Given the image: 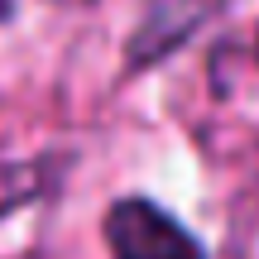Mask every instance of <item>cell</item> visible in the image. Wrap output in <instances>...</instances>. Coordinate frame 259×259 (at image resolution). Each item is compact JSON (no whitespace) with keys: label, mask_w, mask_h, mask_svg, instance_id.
Listing matches in <instances>:
<instances>
[{"label":"cell","mask_w":259,"mask_h":259,"mask_svg":"<svg viewBox=\"0 0 259 259\" xmlns=\"http://www.w3.org/2000/svg\"><path fill=\"white\" fill-rule=\"evenodd\" d=\"M15 19V0H0V24H10Z\"/></svg>","instance_id":"3"},{"label":"cell","mask_w":259,"mask_h":259,"mask_svg":"<svg viewBox=\"0 0 259 259\" xmlns=\"http://www.w3.org/2000/svg\"><path fill=\"white\" fill-rule=\"evenodd\" d=\"M226 5H231V0H144L139 24L130 29V38H125V67L130 72H144V67L168 63V58L183 44H192Z\"/></svg>","instance_id":"2"},{"label":"cell","mask_w":259,"mask_h":259,"mask_svg":"<svg viewBox=\"0 0 259 259\" xmlns=\"http://www.w3.org/2000/svg\"><path fill=\"white\" fill-rule=\"evenodd\" d=\"M254 63H259V29H254Z\"/></svg>","instance_id":"4"},{"label":"cell","mask_w":259,"mask_h":259,"mask_svg":"<svg viewBox=\"0 0 259 259\" xmlns=\"http://www.w3.org/2000/svg\"><path fill=\"white\" fill-rule=\"evenodd\" d=\"M106 245L115 259H206L197 235L149 197H120L106 211Z\"/></svg>","instance_id":"1"}]
</instances>
